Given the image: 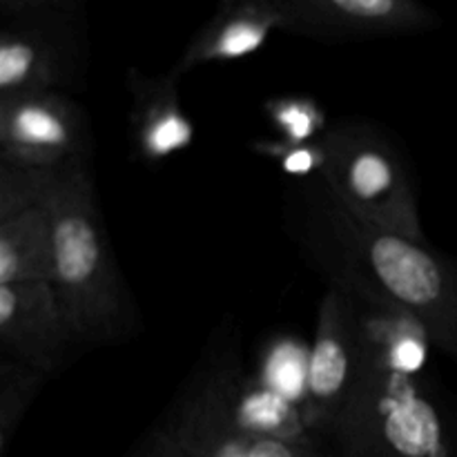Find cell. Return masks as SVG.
<instances>
[{"mask_svg":"<svg viewBox=\"0 0 457 457\" xmlns=\"http://www.w3.org/2000/svg\"><path fill=\"white\" fill-rule=\"evenodd\" d=\"M290 237L317 270L360 302L418 321L433 346L457 357V262L428 244L353 217L320 177L290 179Z\"/></svg>","mask_w":457,"mask_h":457,"instance_id":"cell-1","label":"cell"},{"mask_svg":"<svg viewBox=\"0 0 457 457\" xmlns=\"http://www.w3.org/2000/svg\"><path fill=\"white\" fill-rule=\"evenodd\" d=\"M54 277L61 306L80 346L128 342L137 306L116 263L89 170L71 174L52 199Z\"/></svg>","mask_w":457,"mask_h":457,"instance_id":"cell-2","label":"cell"},{"mask_svg":"<svg viewBox=\"0 0 457 457\" xmlns=\"http://www.w3.org/2000/svg\"><path fill=\"white\" fill-rule=\"evenodd\" d=\"M330 457H457L455 433L420 379L366 378L328 437Z\"/></svg>","mask_w":457,"mask_h":457,"instance_id":"cell-3","label":"cell"},{"mask_svg":"<svg viewBox=\"0 0 457 457\" xmlns=\"http://www.w3.org/2000/svg\"><path fill=\"white\" fill-rule=\"evenodd\" d=\"M321 179L335 199L366 226L427 244L418 195L397 147L364 120H342L326 129Z\"/></svg>","mask_w":457,"mask_h":457,"instance_id":"cell-4","label":"cell"},{"mask_svg":"<svg viewBox=\"0 0 457 457\" xmlns=\"http://www.w3.org/2000/svg\"><path fill=\"white\" fill-rule=\"evenodd\" d=\"M0 98L74 89L83 76L80 18L71 3L0 4Z\"/></svg>","mask_w":457,"mask_h":457,"instance_id":"cell-5","label":"cell"},{"mask_svg":"<svg viewBox=\"0 0 457 457\" xmlns=\"http://www.w3.org/2000/svg\"><path fill=\"white\" fill-rule=\"evenodd\" d=\"M366 378L364 328L360 299L328 286L320 302L308 353L303 415L312 436L328 451V437Z\"/></svg>","mask_w":457,"mask_h":457,"instance_id":"cell-6","label":"cell"},{"mask_svg":"<svg viewBox=\"0 0 457 457\" xmlns=\"http://www.w3.org/2000/svg\"><path fill=\"white\" fill-rule=\"evenodd\" d=\"M129 457H330L321 449H302L239 431L223 415L204 366L165 409L159 422Z\"/></svg>","mask_w":457,"mask_h":457,"instance_id":"cell-7","label":"cell"},{"mask_svg":"<svg viewBox=\"0 0 457 457\" xmlns=\"http://www.w3.org/2000/svg\"><path fill=\"white\" fill-rule=\"evenodd\" d=\"M92 159V128L83 105L65 92L0 98V163L83 170Z\"/></svg>","mask_w":457,"mask_h":457,"instance_id":"cell-8","label":"cell"},{"mask_svg":"<svg viewBox=\"0 0 457 457\" xmlns=\"http://www.w3.org/2000/svg\"><path fill=\"white\" fill-rule=\"evenodd\" d=\"M279 31L320 40L355 43L433 29L440 16L415 0H277Z\"/></svg>","mask_w":457,"mask_h":457,"instance_id":"cell-9","label":"cell"},{"mask_svg":"<svg viewBox=\"0 0 457 457\" xmlns=\"http://www.w3.org/2000/svg\"><path fill=\"white\" fill-rule=\"evenodd\" d=\"M3 357L56 378L79 353L80 342L49 281L0 286Z\"/></svg>","mask_w":457,"mask_h":457,"instance_id":"cell-10","label":"cell"},{"mask_svg":"<svg viewBox=\"0 0 457 457\" xmlns=\"http://www.w3.org/2000/svg\"><path fill=\"white\" fill-rule=\"evenodd\" d=\"M179 79L168 74L147 76L129 67L128 87L132 94L129 134L134 154L147 165L165 163L187 150L196 137L192 120L179 101Z\"/></svg>","mask_w":457,"mask_h":457,"instance_id":"cell-11","label":"cell"},{"mask_svg":"<svg viewBox=\"0 0 457 457\" xmlns=\"http://www.w3.org/2000/svg\"><path fill=\"white\" fill-rule=\"evenodd\" d=\"M279 22L277 0H226L192 36L170 71L181 79L205 62L250 56L268 43L272 31H279Z\"/></svg>","mask_w":457,"mask_h":457,"instance_id":"cell-12","label":"cell"},{"mask_svg":"<svg viewBox=\"0 0 457 457\" xmlns=\"http://www.w3.org/2000/svg\"><path fill=\"white\" fill-rule=\"evenodd\" d=\"M361 306L366 370L388 378L420 379L427 370L433 342L427 330L402 312Z\"/></svg>","mask_w":457,"mask_h":457,"instance_id":"cell-13","label":"cell"},{"mask_svg":"<svg viewBox=\"0 0 457 457\" xmlns=\"http://www.w3.org/2000/svg\"><path fill=\"white\" fill-rule=\"evenodd\" d=\"M52 204L0 221V286L52 284Z\"/></svg>","mask_w":457,"mask_h":457,"instance_id":"cell-14","label":"cell"},{"mask_svg":"<svg viewBox=\"0 0 457 457\" xmlns=\"http://www.w3.org/2000/svg\"><path fill=\"white\" fill-rule=\"evenodd\" d=\"M76 172L80 170H43L0 163V221L52 204L62 183Z\"/></svg>","mask_w":457,"mask_h":457,"instance_id":"cell-15","label":"cell"},{"mask_svg":"<svg viewBox=\"0 0 457 457\" xmlns=\"http://www.w3.org/2000/svg\"><path fill=\"white\" fill-rule=\"evenodd\" d=\"M308 353H311V346H306L302 339H275L263 351L254 378L303 411L308 386Z\"/></svg>","mask_w":457,"mask_h":457,"instance_id":"cell-16","label":"cell"},{"mask_svg":"<svg viewBox=\"0 0 457 457\" xmlns=\"http://www.w3.org/2000/svg\"><path fill=\"white\" fill-rule=\"evenodd\" d=\"M45 382L43 373L0 355V457H7L13 436Z\"/></svg>","mask_w":457,"mask_h":457,"instance_id":"cell-17","label":"cell"},{"mask_svg":"<svg viewBox=\"0 0 457 457\" xmlns=\"http://www.w3.org/2000/svg\"><path fill=\"white\" fill-rule=\"evenodd\" d=\"M266 114L270 123L281 132L279 141L290 145H306L324 138L326 116L315 101L306 96H281L266 103Z\"/></svg>","mask_w":457,"mask_h":457,"instance_id":"cell-18","label":"cell"},{"mask_svg":"<svg viewBox=\"0 0 457 457\" xmlns=\"http://www.w3.org/2000/svg\"><path fill=\"white\" fill-rule=\"evenodd\" d=\"M254 147L262 154L275 159L279 168L286 172V177L290 179H311L320 177L324 172L326 154L321 141L306 143V145H290V143L284 141H272L257 143Z\"/></svg>","mask_w":457,"mask_h":457,"instance_id":"cell-19","label":"cell"}]
</instances>
